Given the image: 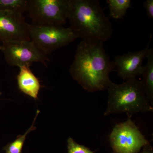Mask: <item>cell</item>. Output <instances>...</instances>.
<instances>
[{
	"mask_svg": "<svg viewBox=\"0 0 153 153\" xmlns=\"http://www.w3.org/2000/svg\"><path fill=\"white\" fill-rule=\"evenodd\" d=\"M109 9V16L115 19H122L130 8H131V0H107Z\"/></svg>",
	"mask_w": 153,
	"mask_h": 153,
	"instance_id": "7c38bea8",
	"label": "cell"
},
{
	"mask_svg": "<svg viewBox=\"0 0 153 153\" xmlns=\"http://www.w3.org/2000/svg\"><path fill=\"white\" fill-rule=\"evenodd\" d=\"M107 90V106L104 116L113 114H132L153 112V107L145 93L140 79H129L120 84L111 81Z\"/></svg>",
	"mask_w": 153,
	"mask_h": 153,
	"instance_id": "3957f363",
	"label": "cell"
},
{
	"mask_svg": "<svg viewBox=\"0 0 153 153\" xmlns=\"http://www.w3.org/2000/svg\"><path fill=\"white\" fill-rule=\"evenodd\" d=\"M147 63L145 66L144 71L141 80L145 93L149 101L153 105V49L150 48L147 55Z\"/></svg>",
	"mask_w": 153,
	"mask_h": 153,
	"instance_id": "8fae6325",
	"label": "cell"
},
{
	"mask_svg": "<svg viewBox=\"0 0 153 153\" xmlns=\"http://www.w3.org/2000/svg\"><path fill=\"white\" fill-rule=\"evenodd\" d=\"M152 38L151 35L147 46L143 50L128 52L114 57L112 61L114 69L116 70L118 75L124 81L142 75L145 68L142 65L143 61L149 50Z\"/></svg>",
	"mask_w": 153,
	"mask_h": 153,
	"instance_id": "9c48e42d",
	"label": "cell"
},
{
	"mask_svg": "<svg viewBox=\"0 0 153 153\" xmlns=\"http://www.w3.org/2000/svg\"><path fill=\"white\" fill-rule=\"evenodd\" d=\"M103 43L82 40L69 69L73 79L88 92L106 90L111 81L109 74L114 69Z\"/></svg>",
	"mask_w": 153,
	"mask_h": 153,
	"instance_id": "6da1fadb",
	"label": "cell"
},
{
	"mask_svg": "<svg viewBox=\"0 0 153 153\" xmlns=\"http://www.w3.org/2000/svg\"><path fill=\"white\" fill-rule=\"evenodd\" d=\"M1 94H2V92H1V91H0V95H1Z\"/></svg>",
	"mask_w": 153,
	"mask_h": 153,
	"instance_id": "ac0fdd59",
	"label": "cell"
},
{
	"mask_svg": "<svg viewBox=\"0 0 153 153\" xmlns=\"http://www.w3.org/2000/svg\"><path fill=\"white\" fill-rule=\"evenodd\" d=\"M1 51L10 66L30 67L35 62H40L48 67L49 61L44 54L32 41L28 40L10 41L1 44Z\"/></svg>",
	"mask_w": 153,
	"mask_h": 153,
	"instance_id": "52a82bcc",
	"label": "cell"
},
{
	"mask_svg": "<svg viewBox=\"0 0 153 153\" xmlns=\"http://www.w3.org/2000/svg\"><path fill=\"white\" fill-rule=\"evenodd\" d=\"M28 0H0V10L23 14L27 12Z\"/></svg>",
	"mask_w": 153,
	"mask_h": 153,
	"instance_id": "5bb4252c",
	"label": "cell"
},
{
	"mask_svg": "<svg viewBox=\"0 0 153 153\" xmlns=\"http://www.w3.org/2000/svg\"><path fill=\"white\" fill-rule=\"evenodd\" d=\"M116 125L109 136L114 153H138L149 141L131 118Z\"/></svg>",
	"mask_w": 153,
	"mask_h": 153,
	"instance_id": "8992f818",
	"label": "cell"
},
{
	"mask_svg": "<svg viewBox=\"0 0 153 153\" xmlns=\"http://www.w3.org/2000/svg\"><path fill=\"white\" fill-rule=\"evenodd\" d=\"M147 15L149 18H153V0H146L144 3Z\"/></svg>",
	"mask_w": 153,
	"mask_h": 153,
	"instance_id": "2e32d148",
	"label": "cell"
},
{
	"mask_svg": "<svg viewBox=\"0 0 153 153\" xmlns=\"http://www.w3.org/2000/svg\"><path fill=\"white\" fill-rule=\"evenodd\" d=\"M20 71L17 75V82L20 91L35 99H38L41 87L40 81L29 66L19 67Z\"/></svg>",
	"mask_w": 153,
	"mask_h": 153,
	"instance_id": "30bf717a",
	"label": "cell"
},
{
	"mask_svg": "<svg viewBox=\"0 0 153 153\" xmlns=\"http://www.w3.org/2000/svg\"><path fill=\"white\" fill-rule=\"evenodd\" d=\"M71 0H28L27 12L33 24L62 26L68 19Z\"/></svg>",
	"mask_w": 153,
	"mask_h": 153,
	"instance_id": "5b68a950",
	"label": "cell"
},
{
	"mask_svg": "<svg viewBox=\"0 0 153 153\" xmlns=\"http://www.w3.org/2000/svg\"><path fill=\"white\" fill-rule=\"evenodd\" d=\"M30 41L29 24L23 14L0 10V44Z\"/></svg>",
	"mask_w": 153,
	"mask_h": 153,
	"instance_id": "ba28073f",
	"label": "cell"
},
{
	"mask_svg": "<svg viewBox=\"0 0 153 153\" xmlns=\"http://www.w3.org/2000/svg\"><path fill=\"white\" fill-rule=\"evenodd\" d=\"M30 41L45 55L67 46L77 38L70 27L29 24Z\"/></svg>",
	"mask_w": 153,
	"mask_h": 153,
	"instance_id": "277c9868",
	"label": "cell"
},
{
	"mask_svg": "<svg viewBox=\"0 0 153 153\" xmlns=\"http://www.w3.org/2000/svg\"><path fill=\"white\" fill-rule=\"evenodd\" d=\"M68 19L75 36L82 40L103 42L113 33L98 0H71Z\"/></svg>",
	"mask_w": 153,
	"mask_h": 153,
	"instance_id": "7a4b0ae2",
	"label": "cell"
},
{
	"mask_svg": "<svg viewBox=\"0 0 153 153\" xmlns=\"http://www.w3.org/2000/svg\"><path fill=\"white\" fill-rule=\"evenodd\" d=\"M1 44H0V50H1Z\"/></svg>",
	"mask_w": 153,
	"mask_h": 153,
	"instance_id": "d6986e66",
	"label": "cell"
},
{
	"mask_svg": "<svg viewBox=\"0 0 153 153\" xmlns=\"http://www.w3.org/2000/svg\"><path fill=\"white\" fill-rule=\"evenodd\" d=\"M68 153H94L89 148L76 143L72 138L67 139Z\"/></svg>",
	"mask_w": 153,
	"mask_h": 153,
	"instance_id": "9a60e30c",
	"label": "cell"
},
{
	"mask_svg": "<svg viewBox=\"0 0 153 153\" xmlns=\"http://www.w3.org/2000/svg\"><path fill=\"white\" fill-rule=\"evenodd\" d=\"M141 153H153V148L150 143L143 147V151Z\"/></svg>",
	"mask_w": 153,
	"mask_h": 153,
	"instance_id": "e0dca14e",
	"label": "cell"
},
{
	"mask_svg": "<svg viewBox=\"0 0 153 153\" xmlns=\"http://www.w3.org/2000/svg\"><path fill=\"white\" fill-rule=\"evenodd\" d=\"M40 112V110H37L36 116L34 118L33 124L24 134L19 135L14 141L9 143L3 148V150L5 151V153H23L22 149L26 140V137L29 133L35 130L36 128V127L34 126V124L35 123L37 116Z\"/></svg>",
	"mask_w": 153,
	"mask_h": 153,
	"instance_id": "4fadbf2b",
	"label": "cell"
}]
</instances>
